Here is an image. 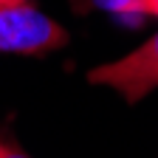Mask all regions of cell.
<instances>
[{"mask_svg":"<svg viewBox=\"0 0 158 158\" xmlns=\"http://www.w3.org/2000/svg\"><path fill=\"white\" fill-rule=\"evenodd\" d=\"M0 158H26V155L17 152V150H11V147H6V144H0Z\"/></svg>","mask_w":158,"mask_h":158,"instance_id":"obj_4","label":"cell"},{"mask_svg":"<svg viewBox=\"0 0 158 158\" xmlns=\"http://www.w3.org/2000/svg\"><path fill=\"white\" fill-rule=\"evenodd\" d=\"M88 82L118 90L127 105L144 99L150 90L158 88V34H152L144 45H138L127 56L93 68L88 73Z\"/></svg>","mask_w":158,"mask_h":158,"instance_id":"obj_2","label":"cell"},{"mask_svg":"<svg viewBox=\"0 0 158 158\" xmlns=\"http://www.w3.org/2000/svg\"><path fill=\"white\" fill-rule=\"evenodd\" d=\"M144 14L147 17H158V0H144Z\"/></svg>","mask_w":158,"mask_h":158,"instance_id":"obj_5","label":"cell"},{"mask_svg":"<svg viewBox=\"0 0 158 158\" xmlns=\"http://www.w3.org/2000/svg\"><path fill=\"white\" fill-rule=\"evenodd\" d=\"M62 45H68L65 28L28 0L17 6H0V51L40 56Z\"/></svg>","mask_w":158,"mask_h":158,"instance_id":"obj_1","label":"cell"},{"mask_svg":"<svg viewBox=\"0 0 158 158\" xmlns=\"http://www.w3.org/2000/svg\"><path fill=\"white\" fill-rule=\"evenodd\" d=\"M17 3H26V0H0V6H17Z\"/></svg>","mask_w":158,"mask_h":158,"instance_id":"obj_6","label":"cell"},{"mask_svg":"<svg viewBox=\"0 0 158 158\" xmlns=\"http://www.w3.org/2000/svg\"><path fill=\"white\" fill-rule=\"evenodd\" d=\"M90 3L110 14H144V0H90Z\"/></svg>","mask_w":158,"mask_h":158,"instance_id":"obj_3","label":"cell"}]
</instances>
